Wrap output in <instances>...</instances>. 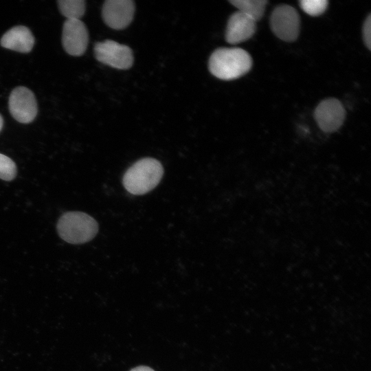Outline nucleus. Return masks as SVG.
Returning <instances> with one entry per match:
<instances>
[{
    "instance_id": "1",
    "label": "nucleus",
    "mask_w": 371,
    "mask_h": 371,
    "mask_svg": "<svg viewBox=\"0 0 371 371\" xmlns=\"http://www.w3.org/2000/svg\"><path fill=\"white\" fill-rule=\"evenodd\" d=\"M252 58L239 47H220L209 58L208 68L215 77L231 80L246 74L251 68Z\"/></svg>"
},
{
    "instance_id": "2",
    "label": "nucleus",
    "mask_w": 371,
    "mask_h": 371,
    "mask_svg": "<svg viewBox=\"0 0 371 371\" xmlns=\"http://www.w3.org/2000/svg\"><path fill=\"white\" fill-rule=\"evenodd\" d=\"M164 168L158 160L146 157L134 163L123 176V185L132 194L142 195L154 189L161 181Z\"/></svg>"
},
{
    "instance_id": "3",
    "label": "nucleus",
    "mask_w": 371,
    "mask_h": 371,
    "mask_svg": "<svg viewBox=\"0 0 371 371\" xmlns=\"http://www.w3.org/2000/svg\"><path fill=\"white\" fill-rule=\"evenodd\" d=\"M59 236L71 244H82L92 240L97 234L96 221L86 213L68 212L63 214L57 223Z\"/></svg>"
},
{
    "instance_id": "4",
    "label": "nucleus",
    "mask_w": 371,
    "mask_h": 371,
    "mask_svg": "<svg viewBox=\"0 0 371 371\" xmlns=\"http://www.w3.org/2000/svg\"><path fill=\"white\" fill-rule=\"evenodd\" d=\"M270 26L273 34L280 39L286 42L295 41L300 33L299 14L289 5H279L272 11Z\"/></svg>"
},
{
    "instance_id": "5",
    "label": "nucleus",
    "mask_w": 371,
    "mask_h": 371,
    "mask_svg": "<svg viewBox=\"0 0 371 371\" xmlns=\"http://www.w3.org/2000/svg\"><path fill=\"white\" fill-rule=\"evenodd\" d=\"M94 54L99 62L115 69H128L133 63L131 49L111 40L96 43Z\"/></svg>"
},
{
    "instance_id": "6",
    "label": "nucleus",
    "mask_w": 371,
    "mask_h": 371,
    "mask_svg": "<svg viewBox=\"0 0 371 371\" xmlns=\"http://www.w3.org/2000/svg\"><path fill=\"white\" fill-rule=\"evenodd\" d=\"M8 106L12 116L19 122L28 124L36 117L37 102L34 93L25 87H17L10 93Z\"/></svg>"
},
{
    "instance_id": "7",
    "label": "nucleus",
    "mask_w": 371,
    "mask_h": 371,
    "mask_svg": "<svg viewBox=\"0 0 371 371\" xmlns=\"http://www.w3.org/2000/svg\"><path fill=\"white\" fill-rule=\"evenodd\" d=\"M346 111L341 102L336 98H327L320 102L314 111V118L319 127L325 133H334L343 124Z\"/></svg>"
},
{
    "instance_id": "8",
    "label": "nucleus",
    "mask_w": 371,
    "mask_h": 371,
    "mask_svg": "<svg viewBox=\"0 0 371 371\" xmlns=\"http://www.w3.org/2000/svg\"><path fill=\"white\" fill-rule=\"evenodd\" d=\"M89 42L88 30L81 20L66 19L63 26L62 44L65 51L74 56H82Z\"/></svg>"
},
{
    "instance_id": "9",
    "label": "nucleus",
    "mask_w": 371,
    "mask_h": 371,
    "mask_svg": "<svg viewBox=\"0 0 371 371\" xmlns=\"http://www.w3.org/2000/svg\"><path fill=\"white\" fill-rule=\"evenodd\" d=\"M135 4L132 0H107L102 6L104 23L115 30H122L132 21Z\"/></svg>"
},
{
    "instance_id": "10",
    "label": "nucleus",
    "mask_w": 371,
    "mask_h": 371,
    "mask_svg": "<svg viewBox=\"0 0 371 371\" xmlns=\"http://www.w3.org/2000/svg\"><path fill=\"white\" fill-rule=\"evenodd\" d=\"M256 30V21L238 11L229 18L225 38L230 44H237L252 37Z\"/></svg>"
},
{
    "instance_id": "11",
    "label": "nucleus",
    "mask_w": 371,
    "mask_h": 371,
    "mask_svg": "<svg viewBox=\"0 0 371 371\" xmlns=\"http://www.w3.org/2000/svg\"><path fill=\"white\" fill-rule=\"evenodd\" d=\"M1 45L20 53L31 52L34 45V37L28 27L16 25L8 30L1 37Z\"/></svg>"
},
{
    "instance_id": "12",
    "label": "nucleus",
    "mask_w": 371,
    "mask_h": 371,
    "mask_svg": "<svg viewBox=\"0 0 371 371\" xmlns=\"http://www.w3.org/2000/svg\"><path fill=\"white\" fill-rule=\"evenodd\" d=\"M229 2L256 21L262 18L267 4L265 0H232Z\"/></svg>"
},
{
    "instance_id": "13",
    "label": "nucleus",
    "mask_w": 371,
    "mask_h": 371,
    "mask_svg": "<svg viewBox=\"0 0 371 371\" xmlns=\"http://www.w3.org/2000/svg\"><path fill=\"white\" fill-rule=\"evenodd\" d=\"M58 6L60 13L67 19H78L85 13L86 5L84 0H59Z\"/></svg>"
},
{
    "instance_id": "14",
    "label": "nucleus",
    "mask_w": 371,
    "mask_h": 371,
    "mask_svg": "<svg viewBox=\"0 0 371 371\" xmlns=\"http://www.w3.org/2000/svg\"><path fill=\"white\" fill-rule=\"evenodd\" d=\"M300 8L306 14L316 16L323 14L328 7L326 0H302L299 1Z\"/></svg>"
},
{
    "instance_id": "15",
    "label": "nucleus",
    "mask_w": 371,
    "mask_h": 371,
    "mask_svg": "<svg viewBox=\"0 0 371 371\" xmlns=\"http://www.w3.org/2000/svg\"><path fill=\"white\" fill-rule=\"evenodd\" d=\"M16 172L15 163L10 157L0 153V179L11 181L16 177Z\"/></svg>"
},
{
    "instance_id": "16",
    "label": "nucleus",
    "mask_w": 371,
    "mask_h": 371,
    "mask_svg": "<svg viewBox=\"0 0 371 371\" xmlns=\"http://www.w3.org/2000/svg\"><path fill=\"white\" fill-rule=\"evenodd\" d=\"M363 40L366 47L371 49V15L368 14L362 27Z\"/></svg>"
},
{
    "instance_id": "17",
    "label": "nucleus",
    "mask_w": 371,
    "mask_h": 371,
    "mask_svg": "<svg viewBox=\"0 0 371 371\" xmlns=\"http://www.w3.org/2000/svg\"><path fill=\"white\" fill-rule=\"evenodd\" d=\"M130 371H155L153 369L148 366H139L131 369Z\"/></svg>"
},
{
    "instance_id": "18",
    "label": "nucleus",
    "mask_w": 371,
    "mask_h": 371,
    "mask_svg": "<svg viewBox=\"0 0 371 371\" xmlns=\"http://www.w3.org/2000/svg\"><path fill=\"white\" fill-rule=\"evenodd\" d=\"M3 120L1 115L0 114V131H1L3 128Z\"/></svg>"
}]
</instances>
